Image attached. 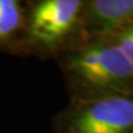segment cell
<instances>
[{"label": "cell", "mask_w": 133, "mask_h": 133, "mask_svg": "<svg viewBox=\"0 0 133 133\" xmlns=\"http://www.w3.org/2000/svg\"><path fill=\"white\" fill-rule=\"evenodd\" d=\"M56 61L70 102L133 94V68L109 38L81 41Z\"/></svg>", "instance_id": "obj_1"}, {"label": "cell", "mask_w": 133, "mask_h": 133, "mask_svg": "<svg viewBox=\"0 0 133 133\" xmlns=\"http://www.w3.org/2000/svg\"><path fill=\"white\" fill-rule=\"evenodd\" d=\"M84 0H35L26 3L19 50L40 59H55L81 42Z\"/></svg>", "instance_id": "obj_2"}, {"label": "cell", "mask_w": 133, "mask_h": 133, "mask_svg": "<svg viewBox=\"0 0 133 133\" xmlns=\"http://www.w3.org/2000/svg\"><path fill=\"white\" fill-rule=\"evenodd\" d=\"M52 128L55 133H133V94L69 102Z\"/></svg>", "instance_id": "obj_3"}, {"label": "cell", "mask_w": 133, "mask_h": 133, "mask_svg": "<svg viewBox=\"0 0 133 133\" xmlns=\"http://www.w3.org/2000/svg\"><path fill=\"white\" fill-rule=\"evenodd\" d=\"M133 24V0H84L81 41L109 38Z\"/></svg>", "instance_id": "obj_4"}, {"label": "cell", "mask_w": 133, "mask_h": 133, "mask_svg": "<svg viewBox=\"0 0 133 133\" xmlns=\"http://www.w3.org/2000/svg\"><path fill=\"white\" fill-rule=\"evenodd\" d=\"M26 22V5L18 0H0V44L19 49Z\"/></svg>", "instance_id": "obj_5"}, {"label": "cell", "mask_w": 133, "mask_h": 133, "mask_svg": "<svg viewBox=\"0 0 133 133\" xmlns=\"http://www.w3.org/2000/svg\"><path fill=\"white\" fill-rule=\"evenodd\" d=\"M133 68V24L109 37Z\"/></svg>", "instance_id": "obj_6"}]
</instances>
